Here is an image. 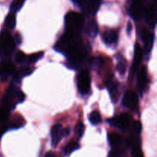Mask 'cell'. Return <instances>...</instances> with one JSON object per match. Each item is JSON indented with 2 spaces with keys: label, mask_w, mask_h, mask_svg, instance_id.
I'll list each match as a JSON object with an SVG mask.
<instances>
[{
  "label": "cell",
  "mask_w": 157,
  "mask_h": 157,
  "mask_svg": "<svg viewBox=\"0 0 157 157\" xmlns=\"http://www.w3.org/2000/svg\"><path fill=\"white\" fill-rule=\"evenodd\" d=\"M117 69L121 75H124L127 71V61L125 58H123L121 55H119L117 58Z\"/></svg>",
  "instance_id": "ac0fdd59"
},
{
  "label": "cell",
  "mask_w": 157,
  "mask_h": 157,
  "mask_svg": "<svg viewBox=\"0 0 157 157\" xmlns=\"http://www.w3.org/2000/svg\"><path fill=\"white\" fill-rule=\"evenodd\" d=\"M130 120L131 118H130V115L127 113H124L120 114L117 117L109 120L108 122L117 128L121 129V130H126V129H128L129 126H130Z\"/></svg>",
  "instance_id": "8992f818"
},
{
  "label": "cell",
  "mask_w": 157,
  "mask_h": 157,
  "mask_svg": "<svg viewBox=\"0 0 157 157\" xmlns=\"http://www.w3.org/2000/svg\"><path fill=\"white\" fill-rule=\"evenodd\" d=\"M34 71V68L31 67H24L22 68H21L20 70L19 74L21 76H27V75H31L32 73V71Z\"/></svg>",
  "instance_id": "f1b7e54d"
},
{
  "label": "cell",
  "mask_w": 157,
  "mask_h": 157,
  "mask_svg": "<svg viewBox=\"0 0 157 157\" xmlns=\"http://www.w3.org/2000/svg\"><path fill=\"white\" fill-rule=\"evenodd\" d=\"M6 25L7 26L9 29H12L15 27V24H16V18H15V14L10 13L7 15L6 18Z\"/></svg>",
  "instance_id": "cb8c5ba5"
},
{
  "label": "cell",
  "mask_w": 157,
  "mask_h": 157,
  "mask_svg": "<svg viewBox=\"0 0 157 157\" xmlns=\"http://www.w3.org/2000/svg\"><path fill=\"white\" fill-rule=\"evenodd\" d=\"M81 43L78 35L65 32L55 45V49L67 56Z\"/></svg>",
  "instance_id": "6da1fadb"
},
{
  "label": "cell",
  "mask_w": 157,
  "mask_h": 157,
  "mask_svg": "<svg viewBox=\"0 0 157 157\" xmlns=\"http://www.w3.org/2000/svg\"><path fill=\"white\" fill-rule=\"evenodd\" d=\"M150 7H151L152 9H153L154 10L157 11V0H151Z\"/></svg>",
  "instance_id": "836d02e7"
},
{
  "label": "cell",
  "mask_w": 157,
  "mask_h": 157,
  "mask_svg": "<svg viewBox=\"0 0 157 157\" xmlns=\"http://www.w3.org/2000/svg\"><path fill=\"white\" fill-rule=\"evenodd\" d=\"M118 156H119V150H116V149L112 150L109 153V155H108V157H118Z\"/></svg>",
  "instance_id": "1f68e13d"
},
{
  "label": "cell",
  "mask_w": 157,
  "mask_h": 157,
  "mask_svg": "<svg viewBox=\"0 0 157 157\" xmlns=\"http://www.w3.org/2000/svg\"><path fill=\"white\" fill-rule=\"evenodd\" d=\"M84 125L82 123H78L75 127V134L78 136V137H81L84 134Z\"/></svg>",
  "instance_id": "4316f807"
},
{
  "label": "cell",
  "mask_w": 157,
  "mask_h": 157,
  "mask_svg": "<svg viewBox=\"0 0 157 157\" xmlns=\"http://www.w3.org/2000/svg\"><path fill=\"white\" fill-rule=\"evenodd\" d=\"M44 55V52H37V53H34L32 55H31L30 56L28 57V61L30 63H35L41 58Z\"/></svg>",
  "instance_id": "d4e9b609"
},
{
  "label": "cell",
  "mask_w": 157,
  "mask_h": 157,
  "mask_svg": "<svg viewBox=\"0 0 157 157\" xmlns=\"http://www.w3.org/2000/svg\"><path fill=\"white\" fill-rule=\"evenodd\" d=\"M108 90L110 93L111 99L113 102H116L119 97V89H118V84L113 81H110L108 83Z\"/></svg>",
  "instance_id": "2e32d148"
},
{
  "label": "cell",
  "mask_w": 157,
  "mask_h": 157,
  "mask_svg": "<svg viewBox=\"0 0 157 157\" xmlns=\"http://www.w3.org/2000/svg\"><path fill=\"white\" fill-rule=\"evenodd\" d=\"M123 104L132 110H135L138 107V96L136 92L127 90L123 98Z\"/></svg>",
  "instance_id": "52a82bcc"
},
{
  "label": "cell",
  "mask_w": 157,
  "mask_h": 157,
  "mask_svg": "<svg viewBox=\"0 0 157 157\" xmlns=\"http://www.w3.org/2000/svg\"><path fill=\"white\" fill-rule=\"evenodd\" d=\"M102 38L106 44H115L117 41L118 33L116 30H107L103 34Z\"/></svg>",
  "instance_id": "4fadbf2b"
},
{
  "label": "cell",
  "mask_w": 157,
  "mask_h": 157,
  "mask_svg": "<svg viewBox=\"0 0 157 157\" xmlns=\"http://www.w3.org/2000/svg\"><path fill=\"white\" fill-rule=\"evenodd\" d=\"M146 18L150 27H156L157 24V11L149 6L146 10Z\"/></svg>",
  "instance_id": "5bb4252c"
},
{
  "label": "cell",
  "mask_w": 157,
  "mask_h": 157,
  "mask_svg": "<svg viewBox=\"0 0 157 157\" xmlns=\"http://www.w3.org/2000/svg\"><path fill=\"white\" fill-rule=\"evenodd\" d=\"M9 111H10V108L2 104V106L0 108V124L5 123L7 121L8 117H9Z\"/></svg>",
  "instance_id": "603a6c76"
},
{
  "label": "cell",
  "mask_w": 157,
  "mask_h": 157,
  "mask_svg": "<svg viewBox=\"0 0 157 157\" xmlns=\"http://www.w3.org/2000/svg\"><path fill=\"white\" fill-rule=\"evenodd\" d=\"M98 32V26L94 20H90L86 25V33L89 37L94 38L97 36Z\"/></svg>",
  "instance_id": "9a60e30c"
},
{
  "label": "cell",
  "mask_w": 157,
  "mask_h": 157,
  "mask_svg": "<svg viewBox=\"0 0 157 157\" xmlns=\"http://www.w3.org/2000/svg\"><path fill=\"white\" fill-rule=\"evenodd\" d=\"M44 157H57L56 155H55V153H52V152H49V153H48L47 154L45 155V156Z\"/></svg>",
  "instance_id": "e575fe53"
},
{
  "label": "cell",
  "mask_w": 157,
  "mask_h": 157,
  "mask_svg": "<svg viewBox=\"0 0 157 157\" xmlns=\"http://www.w3.org/2000/svg\"><path fill=\"white\" fill-rule=\"evenodd\" d=\"M147 82H148V77H147V67H146L145 66H143V67L140 69L137 75L138 89H139L141 94H142L144 93V90H145L147 85Z\"/></svg>",
  "instance_id": "9c48e42d"
},
{
  "label": "cell",
  "mask_w": 157,
  "mask_h": 157,
  "mask_svg": "<svg viewBox=\"0 0 157 157\" xmlns=\"http://www.w3.org/2000/svg\"><path fill=\"white\" fill-rule=\"evenodd\" d=\"M15 67L12 63L9 61H2L0 63V75L3 77L11 75L15 73Z\"/></svg>",
  "instance_id": "7c38bea8"
},
{
  "label": "cell",
  "mask_w": 157,
  "mask_h": 157,
  "mask_svg": "<svg viewBox=\"0 0 157 157\" xmlns=\"http://www.w3.org/2000/svg\"><path fill=\"white\" fill-rule=\"evenodd\" d=\"M25 58H26L25 55L22 52H21V51H18V52L16 53V55H15V61H16L17 63L23 62V61L25 60Z\"/></svg>",
  "instance_id": "83f0119b"
},
{
  "label": "cell",
  "mask_w": 157,
  "mask_h": 157,
  "mask_svg": "<svg viewBox=\"0 0 157 157\" xmlns=\"http://www.w3.org/2000/svg\"><path fill=\"white\" fill-rule=\"evenodd\" d=\"M133 157H144V154H143L142 151L139 147H136L133 148Z\"/></svg>",
  "instance_id": "4dcf8cb0"
},
{
  "label": "cell",
  "mask_w": 157,
  "mask_h": 157,
  "mask_svg": "<svg viewBox=\"0 0 157 157\" xmlns=\"http://www.w3.org/2000/svg\"><path fill=\"white\" fill-rule=\"evenodd\" d=\"M68 133V129H63L60 124H56V125L53 126L52 128V131H51L52 146L56 147L59 144L62 137L67 136Z\"/></svg>",
  "instance_id": "5b68a950"
},
{
  "label": "cell",
  "mask_w": 157,
  "mask_h": 157,
  "mask_svg": "<svg viewBox=\"0 0 157 157\" xmlns=\"http://www.w3.org/2000/svg\"><path fill=\"white\" fill-rule=\"evenodd\" d=\"M7 129H8V127L6 125H5V124L4 125H2L1 127H0V139H1V137L2 136V135L6 133Z\"/></svg>",
  "instance_id": "d6a6232c"
},
{
  "label": "cell",
  "mask_w": 157,
  "mask_h": 157,
  "mask_svg": "<svg viewBox=\"0 0 157 157\" xmlns=\"http://www.w3.org/2000/svg\"><path fill=\"white\" fill-rule=\"evenodd\" d=\"M143 60V51L138 43L135 44L134 47V57H133V63L132 66V73L134 74L137 71L140 64Z\"/></svg>",
  "instance_id": "8fae6325"
},
{
  "label": "cell",
  "mask_w": 157,
  "mask_h": 157,
  "mask_svg": "<svg viewBox=\"0 0 157 157\" xmlns=\"http://www.w3.org/2000/svg\"><path fill=\"white\" fill-rule=\"evenodd\" d=\"M130 14L132 18L138 20L143 15V2L142 0H133L130 9Z\"/></svg>",
  "instance_id": "30bf717a"
},
{
  "label": "cell",
  "mask_w": 157,
  "mask_h": 157,
  "mask_svg": "<svg viewBox=\"0 0 157 157\" xmlns=\"http://www.w3.org/2000/svg\"><path fill=\"white\" fill-rule=\"evenodd\" d=\"M108 140L111 147H116L121 144V136L118 133H112L108 135Z\"/></svg>",
  "instance_id": "d6986e66"
},
{
  "label": "cell",
  "mask_w": 157,
  "mask_h": 157,
  "mask_svg": "<svg viewBox=\"0 0 157 157\" xmlns=\"http://www.w3.org/2000/svg\"><path fill=\"white\" fill-rule=\"evenodd\" d=\"M1 42H0V53L2 55L8 56L15 48V41L8 32H3L0 34Z\"/></svg>",
  "instance_id": "3957f363"
},
{
  "label": "cell",
  "mask_w": 157,
  "mask_h": 157,
  "mask_svg": "<svg viewBox=\"0 0 157 157\" xmlns=\"http://www.w3.org/2000/svg\"><path fill=\"white\" fill-rule=\"evenodd\" d=\"M131 29H132V25L131 23L129 22L128 24H127V32H128L129 34H130V32H131Z\"/></svg>",
  "instance_id": "d590c367"
},
{
  "label": "cell",
  "mask_w": 157,
  "mask_h": 157,
  "mask_svg": "<svg viewBox=\"0 0 157 157\" xmlns=\"http://www.w3.org/2000/svg\"><path fill=\"white\" fill-rule=\"evenodd\" d=\"M89 121H90V124H92L93 125L99 124L101 122V116L99 112L97 110H94L93 112H91L89 116Z\"/></svg>",
  "instance_id": "44dd1931"
},
{
  "label": "cell",
  "mask_w": 157,
  "mask_h": 157,
  "mask_svg": "<svg viewBox=\"0 0 157 157\" xmlns=\"http://www.w3.org/2000/svg\"><path fill=\"white\" fill-rule=\"evenodd\" d=\"M133 128H134L135 132L137 134H140L141 133V130H142V124L140 121H135L134 124H133Z\"/></svg>",
  "instance_id": "f546056e"
},
{
  "label": "cell",
  "mask_w": 157,
  "mask_h": 157,
  "mask_svg": "<svg viewBox=\"0 0 157 157\" xmlns=\"http://www.w3.org/2000/svg\"><path fill=\"white\" fill-rule=\"evenodd\" d=\"M25 119L21 115L16 114L12 119V122L10 124V127L12 129H19L25 125Z\"/></svg>",
  "instance_id": "e0dca14e"
},
{
  "label": "cell",
  "mask_w": 157,
  "mask_h": 157,
  "mask_svg": "<svg viewBox=\"0 0 157 157\" xmlns=\"http://www.w3.org/2000/svg\"><path fill=\"white\" fill-rule=\"evenodd\" d=\"M101 0H88L87 1V9L90 13H96L101 5Z\"/></svg>",
  "instance_id": "ffe728a7"
},
{
  "label": "cell",
  "mask_w": 157,
  "mask_h": 157,
  "mask_svg": "<svg viewBox=\"0 0 157 157\" xmlns=\"http://www.w3.org/2000/svg\"><path fill=\"white\" fill-rule=\"evenodd\" d=\"M84 26L82 15L76 12H70L65 15L66 32L78 35Z\"/></svg>",
  "instance_id": "7a4b0ae2"
},
{
  "label": "cell",
  "mask_w": 157,
  "mask_h": 157,
  "mask_svg": "<svg viewBox=\"0 0 157 157\" xmlns=\"http://www.w3.org/2000/svg\"><path fill=\"white\" fill-rule=\"evenodd\" d=\"M79 149V144L77 142H70L64 147V153L66 155H69L71 153H73L74 151Z\"/></svg>",
  "instance_id": "7402d4cb"
},
{
  "label": "cell",
  "mask_w": 157,
  "mask_h": 157,
  "mask_svg": "<svg viewBox=\"0 0 157 157\" xmlns=\"http://www.w3.org/2000/svg\"><path fill=\"white\" fill-rule=\"evenodd\" d=\"M90 77L87 70L81 71L78 76V89L81 94H87L90 90Z\"/></svg>",
  "instance_id": "277c9868"
},
{
  "label": "cell",
  "mask_w": 157,
  "mask_h": 157,
  "mask_svg": "<svg viewBox=\"0 0 157 157\" xmlns=\"http://www.w3.org/2000/svg\"><path fill=\"white\" fill-rule=\"evenodd\" d=\"M141 38L144 44V52L146 54H149L152 50L154 41V36L152 32L147 29H144L141 32Z\"/></svg>",
  "instance_id": "ba28073f"
},
{
  "label": "cell",
  "mask_w": 157,
  "mask_h": 157,
  "mask_svg": "<svg viewBox=\"0 0 157 157\" xmlns=\"http://www.w3.org/2000/svg\"><path fill=\"white\" fill-rule=\"evenodd\" d=\"M25 1V0H13L12 6H11L12 10H13L14 12H17V11L19 10L21 6H23V4H24Z\"/></svg>",
  "instance_id": "484cf974"
}]
</instances>
